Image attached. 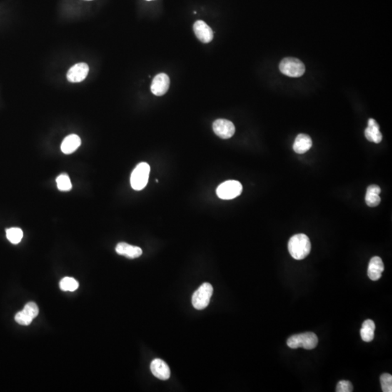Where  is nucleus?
<instances>
[{"mask_svg": "<svg viewBox=\"0 0 392 392\" xmlns=\"http://www.w3.org/2000/svg\"><path fill=\"white\" fill-rule=\"evenodd\" d=\"M288 248L292 257L296 260H302L310 254L311 243L308 235L297 234L290 238Z\"/></svg>", "mask_w": 392, "mask_h": 392, "instance_id": "obj_1", "label": "nucleus"}, {"mask_svg": "<svg viewBox=\"0 0 392 392\" xmlns=\"http://www.w3.org/2000/svg\"><path fill=\"white\" fill-rule=\"evenodd\" d=\"M318 338L313 332L293 335L288 338L287 345L291 349L303 348L304 350H313L318 346Z\"/></svg>", "mask_w": 392, "mask_h": 392, "instance_id": "obj_2", "label": "nucleus"}, {"mask_svg": "<svg viewBox=\"0 0 392 392\" xmlns=\"http://www.w3.org/2000/svg\"><path fill=\"white\" fill-rule=\"evenodd\" d=\"M150 167L148 163L142 162L133 170L130 178L131 186L135 191H141L146 188L148 184V178H149Z\"/></svg>", "mask_w": 392, "mask_h": 392, "instance_id": "obj_3", "label": "nucleus"}, {"mask_svg": "<svg viewBox=\"0 0 392 392\" xmlns=\"http://www.w3.org/2000/svg\"><path fill=\"white\" fill-rule=\"evenodd\" d=\"M213 294V287L210 283H205L195 291L192 297V303L196 310H203L209 304Z\"/></svg>", "mask_w": 392, "mask_h": 392, "instance_id": "obj_4", "label": "nucleus"}, {"mask_svg": "<svg viewBox=\"0 0 392 392\" xmlns=\"http://www.w3.org/2000/svg\"><path fill=\"white\" fill-rule=\"evenodd\" d=\"M280 71L290 77H300L305 72L304 64L294 58H286L280 63Z\"/></svg>", "mask_w": 392, "mask_h": 392, "instance_id": "obj_5", "label": "nucleus"}, {"mask_svg": "<svg viewBox=\"0 0 392 392\" xmlns=\"http://www.w3.org/2000/svg\"><path fill=\"white\" fill-rule=\"evenodd\" d=\"M243 191V186L236 180H228L219 185L216 195L223 200H230L239 196Z\"/></svg>", "mask_w": 392, "mask_h": 392, "instance_id": "obj_6", "label": "nucleus"}, {"mask_svg": "<svg viewBox=\"0 0 392 392\" xmlns=\"http://www.w3.org/2000/svg\"><path fill=\"white\" fill-rule=\"evenodd\" d=\"M39 314V308L36 303L28 302L25 305L22 311L16 314L15 319L18 324L28 325Z\"/></svg>", "mask_w": 392, "mask_h": 392, "instance_id": "obj_7", "label": "nucleus"}, {"mask_svg": "<svg viewBox=\"0 0 392 392\" xmlns=\"http://www.w3.org/2000/svg\"><path fill=\"white\" fill-rule=\"evenodd\" d=\"M213 130L222 139H229L234 135L235 127L232 121L221 118L213 123Z\"/></svg>", "mask_w": 392, "mask_h": 392, "instance_id": "obj_8", "label": "nucleus"}, {"mask_svg": "<svg viewBox=\"0 0 392 392\" xmlns=\"http://www.w3.org/2000/svg\"><path fill=\"white\" fill-rule=\"evenodd\" d=\"M169 85L170 79L168 75L164 73H161L156 75L153 78L151 90L155 96H162L167 93Z\"/></svg>", "mask_w": 392, "mask_h": 392, "instance_id": "obj_9", "label": "nucleus"}, {"mask_svg": "<svg viewBox=\"0 0 392 392\" xmlns=\"http://www.w3.org/2000/svg\"><path fill=\"white\" fill-rule=\"evenodd\" d=\"M89 71L90 68L86 63H79L68 70L66 76L70 82H81L88 76Z\"/></svg>", "mask_w": 392, "mask_h": 392, "instance_id": "obj_10", "label": "nucleus"}, {"mask_svg": "<svg viewBox=\"0 0 392 392\" xmlns=\"http://www.w3.org/2000/svg\"><path fill=\"white\" fill-rule=\"evenodd\" d=\"M193 31L201 42L206 44L212 41L213 31L204 21H197L193 25Z\"/></svg>", "mask_w": 392, "mask_h": 392, "instance_id": "obj_11", "label": "nucleus"}, {"mask_svg": "<svg viewBox=\"0 0 392 392\" xmlns=\"http://www.w3.org/2000/svg\"><path fill=\"white\" fill-rule=\"evenodd\" d=\"M151 370L155 377L163 381L168 379L171 375L168 365L161 359H155L152 361Z\"/></svg>", "mask_w": 392, "mask_h": 392, "instance_id": "obj_12", "label": "nucleus"}, {"mask_svg": "<svg viewBox=\"0 0 392 392\" xmlns=\"http://www.w3.org/2000/svg\"><path fill=\"white\" fill-rule=\"evenodd\" d=\"M384 271V265L381 258L374 256L370 259L368 265V275L370 280L376 281L381 278L382 273Z\"/></svg>", "mask_w": 392, "mask_h": 392, "instance_id": "obj_13", "label": "nucleus"}, {"mask_svg": "<svg viewBox=\"0 0 392 392\" xmlns=\"http://www.w3.org/2000/svg\"><path fill=\"white\" fill-rule=\"evenodd\" d=\"M116 251L118 254L129 258L140 257L143 253V251L140 247L132 246L126 243H118L116 247Z\"/></svg>", "mask_w": 392, "mask_h": 392, "instance_id": "obj_14", "label": "nucleus"}, {"mask_svg": "<svg viewBox=\"0 0 392 392\" xmlns=\"http://www.w3.org/2000/svg\"><path fill=\"white\" fill-rule=\"evenodd\" d=\"M313 146V140L308 135L299 134L293 143V151L298 154H303L308 152Z\"/></svg>", "mask_w": 392, "mask_h": 392, "instance_id": "obj_15", "label": "nucleus"}, {"mask_svg": "<svg viewBox=\"0 0 392 392\" xmlns=\"http://www.w3.org/2000/svg\"><path fill=\"white\" fill-rule=\"evenodd\" d=\"M365 138L370 142L377 144L381 143L382 135L379 131V126L373 118H370L368 120V127L365 130Z\"/></svg>", "mask_w": 392, "mask_h": 392, "instance_id": "obj_16", "label": "nucleus"}, {"mask_svg": "<svg viewBox=\"0 0 392 392\" xmlns=\"http://www.w3.org/2000/svg\"><path fill=\"white\" fill-rule=\"evenodd\" d=\"M81 139L76 135H70L63 140L61 148L64 154H71L81 146Z\"/></svg>", "mask_w": 392, "mask_h": 392, "instance_id": "obj_17", "label": "nucleus"}, {"mask_svg": "<svg viewBox=\"0 0 392 392\" xmlns=\"http://www.w3.org/2000/svg\"><path fill=\"white\" fill-rule=\"evenodd\" d=\"M381 188L376 185H371L367 189L365 195V202L370 207H375L381 203V198L379 194L381 193Z\"/></svg>", "mask_w": 392, "mask_h": 392, "instance_id": "obj_18", "label": "nucleus"}, {"mask_svg": "<svg viewBox=\"0 0 392 392\" xmlns=\"http://www.w3.org/2000/svg\"><path fill=\"white\" fill-rule=\"evenodd\" d=\"M375 325L372 320H366L362 325L360 336L365 342H370L374 338Z\"/></svg>", "mask_w": 392, "mask_h": 392, "instance_id": "obj_19", "label": "nucleus"}, {"mask_svg": "<svg viewBox=\"0 0 392 392\" xmlns=\"http://www.w3.org/2000/svg\"><path fill=\"white\" fill-rule=\"evenodd\" d=\"M7 238L13 244H18L22 240L23 233L22 230L18 228H12L7 230Z\"/></svg>", "mask_w": 392, "mask_h": 392, "instance_id": "obj_20", "label": "nucleus"}, {"mask_svg": "<svg viewBox=\"0 0 392 392\" xmlns=\"http://www.w3.org/2000/svg\"><path fill=\"white\" fill-rule=\"evenodd\" d=\"M60 288L63 291H74L78 288V283L74 278L66 277L60 282Z\"/></svg>", "mask_w": 392, "mask_h": 392, "instance_id": "obj_21", "label": "nucleus"}, {"mask_svg": "<svg viewBox=\"0 0 392 392\" xmlns=\"http://www.w3.org/2000/svg\"><path fill=\"white\" fill-rule=\"evenodd\" d=\"M57 186L61 191H69L72 188L71 180L67 174H61L57 178Z\"/></svg>", "mask_w": 392, "mask_h": 392, "instance_id": "obj_22", "label": "nucleus"}, {"mask_svg": "<svg viewBox=\"0 0 392 392\" xmlns=\"http://www.w3.org/2000/svg\"><path fill=\"white\" fill-rule=\"evenodd\" d=\"M380 381H381L382 391L383 392L392 391V375L391 374L383 373L381 375Z\"/></svg>", "mask_w": 392, "mask_h": 392, "instance_id": "obj_23", "label": "nucleus"}, {"mask_svg": "<svg viewBox=\"0 0 392 392\" xmlns=\"http://www.w3.org/2000/svg\"><path fill=\"white\" fill-rule=\"evenodd\" d=\"M353 391V386L351 382L348 381H340L336 386V392H352Z\"/></svg>", "mask_w": 392, "mask_h": 392, "instance_id": "obj_24", "label": "nucleus"}, {"mask_svg": "<svg viewBox=\"0 0 392 392\" xmlns=\"http://www.w3.org/2000/svg\"><path fill=\"white\" fill-rule=\"evenodd\" d=\"M148 1H151V0H148Z\"/></svg>", "mask_w": 392, "mask_h": 392, "instance_id": "obj_25", "label": "nucleus"}]
</instances>
